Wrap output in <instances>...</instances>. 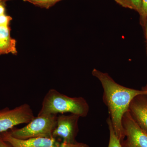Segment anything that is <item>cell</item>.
<instances>
[{
  "instance_id": "3957f363",
  "label": "cell",
  "mask_w": 147,
  "mask_h": 147,
  "mask_svg": "<svg viewBox=\"0 0 147 147\" xmlns=\"http://www.w3.org/2000/svg\"><path fill=\"white\" fill-rule=\"evenodd\" d=\"M57 115L38 116L22 128L11 129L8 131L12 137L20 139L43 137L53 138L57 124Z\"/></svg>"
},
{
  "instance_id": "8fae6325",
  "label": "cell",
  "mask_w": 147,
  "mask_h": 147,
  "mask_svg": "<svg viewBox=\"0 0 147 147\" xmlns=\"http://www.w3.org/2000/svg\"><path fill=\"white\" fill-rule=\"evenodd\" d=\"M107 123L110 132V139L108 147H122L120 141L116 136L112 122L109 117L107 119Z\"/></svg>"
},
{
  "instance_id": "ba28073f",
  "label": "cell",
  "mask_w": 147,
  "mask_h": 147,
  "mask_svg": "<svg viewBox=\"0 0 147 147\" xmlns=\"http://www.w3.org/2000/svg\"><path fill=\"white\" fill-rule=\"evenodd\" d=\"M128 111L137 124L147 133V95H139L134 97Z\"/></svg>"
},
{
  "instance_id": "2e32d148",
  "label": "cell",
  "mask_w": 147,
  "mask_h": 147,
  "mask_svg": "<svg viewBox=\"0 0 147 147\" xmlns=\"http://www.w3.org/2000/svg\"><path fill=\"white\" fill-rule=\"evenodd\" d=\"M24 1L31 3L34 5L38 6H39L41 2V0H24Z\"/></svg>"
},
{
  "instance_id": "5b68a950",
  "label": "cell",
  "mask_w": 147,
  "mask_h": 147,
  "mask_svg": "<svg viewBox=\"0 0 147 147\" xmlns=\"http://www.w3.org/2000/svg\"><path fill=\"white\" fill-rule=\"evenodd\" d=\"M124 137L122 147H147V133L137 124L129 111L122 118Z\"/></svg>"
},
{
  "instance_id": "5bb4252c",
  "label": "cell",
  "mask_w": 147,
  "mask_h": 147,
  "mask_svg": "<svg viewBox=\"0 0 147 147\" xmlns=\"http://www.w3.org/2000/svg\"><path fill=\"white\" fill-rule=\"evenodd\" d=\"M12 18L10 16L5 14L0 15V26H9Z\"/></svg>"
},
{
  "instance_id": "9a60e30c",
  "label": "cell",
  "mask_w": 147,
  "mask_h": 147,
  "mask_svg": "<svg viewBox=\"0 0 147 147\" xmlns=\"http://www.w3.org/2000/svg\"><path fill=\"white\" fill-rule=\"evenodd\" d=\"M0 147H12L7 142L3 140L0 137Z\"/></svg>"
},
{
  "instance_id": "e0dca14e",
  "label": "cell",
  "mask_w": 147,
  "mask_h": 147,
  "mask_svg": "<svg viewBox=\"0 0 147 147\" xmlns=\"http://www.w3.org/2000/svg\"><path fill=\"white\" fill-rule=\"evenodd\" d=\"M3 3H0V15L5 14V8L4 6L3 5Z\"/></svg>"
},
{
  "instance_id": "ac0fdd59",
  "label": "cell",
  "mask_w": 147,
  "mask_h": 147,
  "mask_svg": "<svg viewBox=\"0 0 147 147\" xmlns=\"http://www.w3.org/2000/svg\"><path fill=\"white\" fill-rule=\"evenodd\" d=\"M145 26V36H146V39L147 43V23L144 26ZM144 90H147V85L143 89Z\"/></svg>"
},
{
  "instance_id": "4fadbf2b",
  "label": "cell",
  "mask_w": 147,
  "mask_h": 147,
  "mask_svg": "<svg viewBox=\"0 0 147 147\" xmlns=\"http://www.w3.org/2000/svg\"><path fill=\"white\" fill-rule=\"evenodd\" d=\"M60 1L61 0H41L39 6L47 9L49 8Z\"/></svg>"
},
{
  "instance_id": "30bf717a",
  "label": "cell",
  "mask_w": 147,
  "mask_h": 147,
  "mask_svg": "<svg viewBox=\"0 0 147 147\" xmlns=\"http://www.w3.org/2000/svg\"><path fill=\"white\" fill-rule=\"evenodd\" d=\"M125 8L136 11L140 14L142 10V0H114Z\"/></svg>"
},
{
  "instance_id": "7a4b0ae2",
  "label": "cell",
  "mask_w": 147,
  "mask_h": 147,
  "mask_svg": "<svg viewBox=\"0 0 147 147\" xmlns=\"http://www.w3.org/2000/svg\"><path fill=\"white\" fill-rule=\"evenodd\" d=\"M89 105L82 97H71L52 89L45 94L38 116L70 113L85 117L89 112Z\"/></svg>"
},
{
  "instance_id": "277c9868",
  "label": "cell",
  "mask_w": 147,
  "mask_h": 147,
  "mask_svg": "<svg viewBox=\"0 0 147 147\" xmlns=\"http://www.w3.org/2000/svg\"><path fill=\"white\" fill-rule=\"evenodd\" d=\"M35 118L30 106L27 103L13 109L6 107L0 110V133L9 131L21 124H28Z\"/></svg>"
},
{
  "instance_id": "9c48e42d",
  "label": "cell",
  "mask_w": 147,
  "mask_h": 147,
  "mask_svg": "<svg viewBox=\"0 0 147 147\" xmlns=\"http://www.w3.org/2000/svg\"><path fill=\"white\" fill-rule=\"evenodd\" d=\"M9 26H0V55L17 53L16 41L11 38Z\"/></svg>"
},
{
  "instance_id": "52a82bcc",
  "label": "cell",
  "mask_w": 147,
  "mask_h": 147,
  "mask_svg": "<svg viewBox=\"0 0 147 147\" xmlns=\"http://www.w3.org/2000/svg\"><path fill=\"white\" fill-rule=\"evenodd\" d=\"M0 137L12 147H79L78 144H66L55 138L37 137L26 139L14 138L8 131L0 133Z\"/></svg>"
},
{
  "instance_id": "8992f818",
  "label": "cell",
  "mask_w": 147,
  "mask_h": 147,
  "mask_svg": "<svg viewBox=\"0 0 147 147\" xmlns=\"http://www.w3.org/2000/svg\"><path fill=\"white\" fill-rule=\"evenodd\" d=\"M77 115L60 114L57 118V124L53 133V138L60 139L66 144H74L77 142L76 138L79 131Z\"/></svg>"
},
{
  "instance_id": "d6986e66",
  "label": "cell",
  "mask_w": 147,
  "mask_h": 147,
  "mask_svg": "<svg viewBox=\"0 0 147 147\" xmlns=\"http://www.w3.org/2000/svg\"><path fill=\"white\" fill-rule=\"evenodd\" d=\"M9 1H10V0H0V3H4L6 2Z\"/></svg>"
},
{
  "instance_id": "6da1fadb",
  "label": "cell",
  "mask_w": 147,
  "mask_h": 147,
  "mask_svg": "<svg viewBox=\"0 0 147 147\" xmlns=\"http://www.w3.org/2000/svg\"><path fill=\"white\" fill-rule=\"evenodd\" d=\"M92 74L102 85L103 102L108 107L109 117L116 136L121 141L124 137L122 125L124 115L128 111L130 103L134 98L139 95H147V91L123 86L117 83L108 74L96 69H94Z\"/></svg>"
},
{
  "instance_id": "7c38bea8",
  "label": "cell",
  "mask_w": 147,
  "mask_h": 147,
  "mask_svg": "<svg viewBox=\"0 0 147 147\" xmlns=\"http://www.w3.org/2000/svg\"><path fill=\"white\" fill-rule=\"evenodd\" d=\"M144 26L147 23V0H142L141 12L139 14Z\"/></svg>"
}]
</instances>
